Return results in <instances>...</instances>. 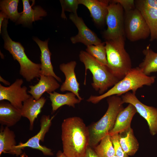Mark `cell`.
Instances as JSON below:
<instances>
[{
  "label": "cell",
  "instance_id": "cell-1",
  "mask_svg": "<svg viewBox=\"0 0 157 157\" xmlns=\"http://www.w3.org/2000/svg\"><path fill=\"white\" fill-rule=\"evenodd\" d=\"M63 153L67 157H83L89 146L88 127L78 117L64 119L61 125Z\"/></svg>",
  "mask_w": 157,
  "mask_h": 157
},
{
  "label": "cell",
  "instance_id": "cell-2",
  "mask_svg": "<svg viewBox=\"0 0 157 157\" xmlns=\"http://www.w3.org/2000/svg\"><path fill=\"white\" fill-rule=\"evenodd\" d=\"M155 78L154 76L145 75L138 67L132 68L122 79L110 89L99 96L92 95L87 101L96 104L106 98L114 95L120 96L129 91L135 94L138 88L144 85H151L154 83Z\"/></svg>",
  "mask_w": 157,
  "mask_h": 157
},
{
  "label": "cell",
  "instance_id": "cell-3",
  "mask_svg": "<svg viewBox=\"0 0 157 157\" xmlns=\"http://www.w3.org/2000/svg\"><path fill=\"white\" fill-rule=\"evenodd\" d=\"M117 95L108 97L107 110L102 117L88 127L89 133V146L94 148L101 140L113 129L117 116L124 108L121 97Z\"/></svg>",
  "mask_w": 157,
  "mask_h": 157
},
{
  "label": "cell",
  "instance_id": "cell-4",
  "mask_svg": "<svg viewBox=\"0 0 157 157\" xmlns=\"http://www.w3.org/2000/svg\"><path fill=\"white\" fill-rule=\"evenodd\" d=\"M8 19H5L2 23L1 33L4 41V47L12 55L20 65L19 74L28 82L40 77L41 64L34 63L27 56L24 49L19 42L12 40L7 31Z\"/></svg>",
  "mask_w": 157,
  "mask_h": 157
},
{
  "label": "cell",
  "instance_id": "cell-5",
  "mask_svg": "<svg viewBox=\"0 0 157 157\" xmlns=\"http://www.w3.org/2000/svg\"><path fill=\"white\" fill-rule=\"evenodd\" d=\"M79 56L85 67V77L87 70H89L92 75V86L100 95L120 81L107 66L100 63L86 51H81Z\"/></svg>",
  "mask_w": 157,
  "mask_h": 157
},
{
  "label": "cell",
  "instance_id": "cell-6",
  "mask_svg": "<svg viewBox=\"0 0 157 157\" xmlns=\"http://www.w3.org/2000/svg\"><path fill=\"white\" fill-rule=\"evenodd\" d=\"M107 66L120 80L132 69L130 56L124 48V37L106 40Z\"/></svg>",
  "mask_w": 157,
  "mask_h": 157
},
{
  "label": "cell",
  "instance_id": "cell-7",
  "mask_svg": "<svg viewBox=\"0 0 157 157\" xmlns=\"http://www.w3.org/2000/svg\"><path fill=\"white\" fill-rule=\"evenodd\" d=\"M125 35L131 42L147 39L150 36L149 27L140 12L136 8L124 13Z\"/></svg>",
  "mask_w": 157,
  "mask_h": 157
},
{
  "label": "cell",
  "instance_id": "cell-8",
  "mask_svg": "<svg viewBox=\"0 0 157 157\" xmlns=\"http://www.w3.org/2000/svg\"><path fill=\"white\" fill-rule=\"evenodd\" d=\"M106 18L107 28L104 33L106 40L124 37V14L120 4L110 0Z\"/></svg>",
  "mask_w": 157,
  "mask_h": 157
},
{
  "label": "cell",
  "instance_id": "cell-9",
  "mask_svg": "<svg viewBox=\"0 0 157 157\" xmlns=\"http://www.w3.org/2000/svg\"><path fill=\"white\" fill-rule=\"evenodd\" d=\"M121 98L123 103L131 104L137 112L147 122L151 134L154 135L157 133V108L145 105L139 101L135 93L128 92L122 95Z\"/></svg>",
  "mask_w": 157,
  "mask_h": 157
},
{
  "label": "cell",
  "instance_id": "cell-10",
  "mask_svg": "<svg viewBox=\"0 0 157 157\" xmlns=\"http://www.w3.org/2000/svg\"><path fill=\"white\" fill-rule=\"evenodd\" d=\"M23 83L22 79L17 78L8 87L0 84V101L8 100L13 106L21 110L22 103L31 96L28 94L26 87H21Z\"/></svg>",
  "mask_w": 157,
  "mask_h": 157
},
{
  "label": "cell",
  "instance_id": "cell-11",
  "mask_svg": "<svg viewBox=\"0 0 157 157\" xmlns=\"http://www.w3.org/2000/svg\"><path fill=\"white\" fill-rule=\"evenodd\" d=\"M54 117L53 116L50 118L49 115H42L40 119V129L39 132L25 143H19L15 146L16 148L22 150L25 147H29L41 151L45 156H53L51 150L41 145L40 142H44L46 134L49 131Z\"/></svg>",
  "mask_w": 157,
  "mask_h": 157
},
{
  "label": "cell",
  "instance_id": "cell-12",
  "mask_svg": "<svg viewBox=\"0 0 157 157\" xmlns=\"http://www.w3.org/2000/svg\"><path fill=\"white\" fill-rule=\"evenodd\" d=\"M69 17L78 30V34L70 38L72 43L81 42L87 46L97 45L102 42L101 40L86 26L83 19L77 14H70Z\"/></svg>",
  "mask_w": 157,
  "mask_h": 157
},
{
  "label": "cell",
  "instance_id": "cell-13",
  "mask_svg": "<svg viewBox=\"0 0 157 157\" xmlns=\"http://www.w3.org/2000/svg\"><path fill=\"white\" fill-rule=\"evenodd\" d=\"M76 64V61H72L60 65L59 69L65 75V81L60 86V90L62 92L67 91L73 93L77 98L81 101L83 99L79 93L80 85L75 72Z\"/></svg>",
  "mask_w": 157,
  "mask_h": 157
},
{
  "label": "cell",
  "instance_id": "cell-14",
  "mask_svg": "<svg viewBox=\"0 0 157 157\" xmlns=\"http://www.w3.org/2000/svg\"><path fill=\"white\" fill-rule=\"evenodd\" d=\"M79 4H82L88 9L90 16L97 24H103L108 13V7L110 0H78Z\"/></svg>",
  "mask_w": 157,
  "mask_h": 157
},
{
  "label": "cell",
  "instance_id": "cell-15",
  "mask_svg": "<svg viewBox=\"0 0 157 157\" xmlns=\"http://www.w3.org/2000/svg\"><path fill=\"white\" fill-rule=\"evenodd\" d=\"M46 99L42 97L38 100H35L31 96L23 102L21 109L22 117L27 118L30 122L29 129L33 130L35 120L41 113Z\"/></svg>",
  "mask_w": 157,
  "mask_h": 157
},
{
  "label": "cell",
  "instance_id": "cell-16",
  "mask_svg": "<svg viewBox=\"0 0 157 157\" xmlns=\"http://www.w3.org/2000/svg\"><path fill=\"white\" fill-rule=\"evenodd\" d=\"M57 81L52 76L40 74L39 82L34 85L29 86L30 90L28 92L35 100H38L44 92H53L58 88L60 85Z\"/></svg>",
  "mask_w": 157,
  "mask_h": 157
},
{
  "label": "cell",
  "instance_id": "cell-17",
  "mask_svg": "<svg viewBox=\"0 0 157 157\" xmlns=\"http://www.w3.org/2000/svg\"><path fill=\"white\" fill-rule=\"evenodd\" d=\"M15 135L13 131L9 127L1 125L0 129V155L2 153L15 155L16 156H21L22 154V150L17 149L15 139Z\"/></svg>",
  "mask_w": 157,
  "mask_h": 157
},
{
  "label": "cell",
  "instance_id": "cell-18",
  "mask_svg": "<svg viewBox=\"0 0 157 157\" xmlns=\"http://www.w3.org/2000/svg\"><path fill=\"white\" fill-rule=\"evenodd\" d=\"M34 40L38 44L41 51V68L40 74L52 76L58 81L61 82V78L57 76L54 72L51 60V53L48 47L49 39L42 41L37 37H34Z\"/></svg>",
  "mask_w": 157,
  "mask_h": 157
},
{
  "label": "cell",
  "instance_id": "cell-19",
  "mask_svg": "<svg viewBox=\"0 0 157 157\" xmlns=\"http://www.w3.org/2000/svg\"><path fill=\"white\" fill-rule=\"evenodd\" d=\"M22 117L21 110L10 102L4 100L0 102V124L8 127L15 125Z\"/></svg>",
  "mask_w": 157,
  "mask_h": 157
},
{
  "label": "cell",
  "instance_id": "cell-20",
  "mask_svg": "<svg viewBox=\"0 0 157 157\" xmlns=\"http://www.w3.org/2000/svg\"><path fill=\"white\" fill-rule=\"evenodd\" d=\"M23 10L16 22L17 24L29 25L35 21L41 20V17L47 15V12L40 6H35L32 8L29 0H22Z\"/></svg>",
  "mask_w": 157,
  "mask_h": 157
},
{
  "label": "cell",
  "instance_id": "cell-21",
  "mask_svg": "<svg viewBox=\"0 0 157 157\" xmlns=\"http://www.w3.org/2000/svg\"><path fill=\"white\" fill-rule=\"evenodd\" d=\"M135 107L129 104L118 113L113 129L109 133L110 135L120 132L131 127L132 118L137 112Z\"/></svg>",
  "mask_w": 157,
  "mask_h": 157
},
{
  "label": "cell",
  "instance_id": "cell-22",
  "mask_svg": "<svg viewBox=\"0 0 157 157\" xmlns=\"http://www.w3.org/2000/svg\"><path fill=\"white\" fill-rule=\"evenodd\" d=\"M135 8L141 12L150 31V40H157V9L143 5L135 1Z\"/></svg>",
  "mask_w": 157,
  "mask_h": 157
},
{
  "label": "cell",
  "instance_id": "cell-23",
  "mask_svg": "<svg viewBox=\"0 0 157 157\" xmlns=\"http://www.w3.org/2000/svg\"><path fill=\"white\" fill-rule=\"evenodd\" d=\"M51 102L53 112H55L61 107L66 105L75 108V105L79 103L81 101L76 97V95L70 92L61 94L56 92L48 93Z\"/></svg>",
  "mask_w": 157,
  "mask_h": 157
},
{
  "label": "cell",
  "instance_id": "cell-24",
  "mask_svg": "<svg viewBox=\"0 0 157 157\" xmlns=\"http://www.w3.org/2000/svg\"><path fill=\"white\" fill-rule=\"evenodd\" d=\"M120 143L124 152L129 156L134 155L138 151L139 144L131 127L119 133Z\"/></svg>",
  "mask_w": 157,
  "mask_h": 157
},
{
  "label": "cell",
  "instance_id": "cell-25",
  "mask_svg": "<svg viewBox=\"0 0 157 157\" xmlns=\"http://www.w3.org/2000/svg\"><path fill=\"white\" fill-rule=\"evenodd\" d=\"M145 58L138 67L146 75L157 72V52L153 51L149 45L143 51Z\"/></svg>",
  "mask_w": 157,
  "mask_h": 157
},
{
  "label": "cell",
  "instance_id": "cell-26",
  "mask_svg": "<svg viewBox=\"0 0 157 157\" xmlns=\"http://www.w3.org/2000/svg\"><path fill=\"white\" fill-rule=\"evenodd\" d=\"M18 0H3L0 1V9L14 22H17L22 13L18 11Z\"/></svg>",
  "mask_w": 157,
  "mask_h": 157
},
{
  "label": "cell",
  "instance_id": "cell-27",
  "mask_svg": "<svg viewBox=\"0 0 157 157\" xmlns=\"http://www.w3.org/2000/svg\"><path fill=\"white\" fill-rule=\"evenodd\" d=\"M94 149L98 157H112L115 155L110 136L109 134L103 138L100 144Z\"/></svg>",
  "mask_w": 157,
  "mask_h": 157
},
{
  "label": "cell",
  "instance_id": "cell-28",
  "mask_svg": "<svg viewBox=\"0 0 157 157\" xmlns=\"http://www.w3.org/2000/svg\"><path fill=\"white\" fill-rule=\"evenodd\" d=\"M86 51L103 64L107 66L105 42L87 46Z\"/></svg>",
  "mask_w": 157,
  "mask_h": 157
},
{
  "label": "cell",
  "instance_id": "cell-29",
  "mask_svg": "<svg viewBox=\"0 0 157 157\" xmlns=\"http://www.w3.org/2000/svg\"><path fill=\"white\" fill-rule=\"evenodd\" d=\"M60 2L62 7L61 17L67 19L65 13V11L72 12L74 14H77V10L79 4L78 0H60Z\"/></svg>",
  "mask_w": 157,
  "mask_h": 157
},
{
  "label": "cell",
  "instance_id": "cell-30",
  "mask_svg": "<svg viewBox=\"0 0 157 157\" xmlns=\"http://www.w3.org/2000/svg\"><path fill=\"white\" fill-rule=\"evenodd\" d=\"M110 136L115 155L118 157H129L124 151L120 143L119 133H115Z\"/></svg>",
  "mask_w": 157,
  "mask_h": 157
},
{
  "label": "cell",
  "instance_id": "cell-31",
  "mask_svg": "<svg viewBox=\"0 0 157 157\" xmlns=\"http://www.w3.org/2000/svg\"><path fill=\"white\" fill-rule=\"evenodd\" d=\"M113 1L119 3L125 11L133 10L135 8V1L133 0H113Z\"/></svg>",
  "mask_w": 157,
  "mask_h": 157
},
{
  "label": "cell",
  "instance_id": "cell-32",
  "mask_svg": "<svg viewBox=\"0 0 157 157\" xmlns=\"http://www.w3.org/2000/svg\"><path fill=\"white\" fill-rule=\"evenodd\" d=\"M136 1L144 6L157 9V0H139Z\"/></svg>",
  "mask_w": 157,
  "mask_h": 157
},
{
  "label": "cell",
  "instance_id": "cell-33",
  "mask_svg": "<svg viewBox=\"0 0 157 157\" xmlns=\"http://www.w3.org/2000/svg\"><path fill=\"white\" fill-rule=\"evenodd\" d=\"M83 157H98L94 150L88 146Z\"/></svg>",
  "mask_w": 157,
  "mask_h": 157
},
{
  "label": "cell",
  "instance_id": "cell-34",
  "mask_svg": "<svg viewBox=\"0 0 157 157\" xmlns=\"http://www.w3.org/2000/svg\"><path fill=\"white\" fill-rule=\"evenodd\" d=\"M5 19H8L7 16L3 12L0 13V33L1 34L2 23Z\"/></svg>",
  "mask_w": 157,
  "mask_h": 157
},
{
  "label": "cell",
  "instance_id": "cell-35",
  "mask_svg": "<svg viewBox=\"0 0 157 157\" xmlns=\"http://www.w3.org/2000/svg\"><path fill=\"white\" fill-rule=\"evenodd\" d=\"M0 81L6 85L10 86V83L3 79L1 76H0Z\"/></svg>",
  "mask_w": 157,
  "mask_h": 157
},
{
  "label": "cell",
  "instance_id": "cell-36",
  "mask_svg": "<svg viewBox=\"0 0 157 157\" xmlns=\"http://www.w3.org/2000/svg\"><path fill=\"white\" fill-rule=\"evenodd\" d=\"M56 157H67L61 151H58L56 154Z\"/></svg>",
  "mask_w": 157,
  "mask_h": 157
},
{
  "label": "cell",
  "instance_id": "cell-37",
  "mask_svg": "<svg viewBox=\"0 0 157 157\" xmlns=\"http://www.w3.org/2000/svg\"><path fill=\"white\" fill-rule=\"evenodd\" d=\"M20 157H25L26 155L25 153H23L20 156Z\"/></svg>",
  "mask_w": 157,
  "mask_h": 157
},
{
  "label": "cell",
  "instance_id": "cell-38",
  "mask_svg": "<svg viewBox=\"0 0 157 157\" xmlns=\"http://www.w3.org/2000/svg\"><path fill=\"white\" fill-rule=\"evenodd\" d=\"M112 157H118L117 156H116V155H115L113 156Z\"/></svg>",
  "mask_w": 157,
  "mask_h": 157
}]
</instances>
